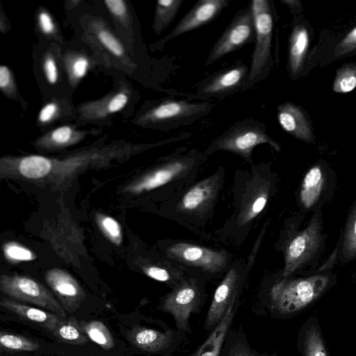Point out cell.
<instances>
[{
    "label": "cell",
    "instance_id": "obj_16",
    "mask_svg": "<svg viewBox=\"0 0 356 356\" xmlns=\"http://www.w3.org/2000/svg\"><path fill=\"white\" fill-rule=\"evenodd\" d=\"M218 176L213 175L191 187L182 197L178 208L183 211H203L213 203L219 188Z\"/></svg>",
    "mask_w": 356,
    "mask_h": 356
},
{
    "label": "cell",
    "instance_id": "obj_8",
    "mask_svg": "<svg viewBox=\"0 0 356 356\" xmlns=\"http://www.w3.org/2000/svg\"><path fill=\"white\" fill-rule=\"evenodd\" d=\"M249 71L250 67L241 62L223 68L199 83L195 97L222 98L244 89Z\"/></svg>",
    "mask_w": 356,
    "mask_h": 356
},
{
    "label": "cell",
    "instance_id": "obj_13",
    "mask_svg": "<svg viewBox=\"0 0 356 356\" xmlns=\"http://www.w3.org/2000/svg\"><path fill=\"white\" fill-rule=\"evenodd\" d=\"M45 280L66 312H74L84 301L85 291L66 270L51 269L47 272Z\"/></svg>",
    "mask_w": 356,
    "mask_h": 356
},
{
    "label": "cell",
    "instance_id": "obj_30",
    "mask_svg": "<svg viewBox=\"0 0 356 356\" xmlns=\"http://www.w3.org/2000/svg\"><path fill=\"white\" fill-rule=\"evenodd\" d=\"M96 220L104 234L115 245H120L122 234L118 222L111 216L101 213L97 215Z\"/></svg>",
    "mask_w": 356,
    "mask_h": 356
},
{
    "label": "cell",
    "instance_id": "obj_12",
    "mask_svg": "<svg viewBox=\"0 0 356 356\" xmlns=\"http://www.w3.org/2000/svg\"><path fill=\"white\" fill-rule=\"evenodd\" d=\"M228 0H201L182 17L172 31L166 35V42L186 33L200 28L213 20L222 10L228 6Z\"/></svg>",
    "mask_w": 356,
    "mask_h": 356
},
{
    "label": "cell",
    "instance_id": "obj_32",
    "mask_svg": "<svg viewBox=\"0 0 356 356\" xmlns=\"http://www.w3.org/2000/svg\"><path fill=\"white\" fill-rule=\"evenodd\" d=\"M144 273L155 280L172 284L173 288L181 283L184 280L181 278L179 272L170 270L169 269L157 266H147L143 268Z\"/></svg>",
    "mask_w": 356,
    "mask_h": 356
},
{
    "label": "cell",
    "instance_id": "obj_38",
    "mask_svg": "<svg viewBox=\"0 0 356 356\" xmlns=\"http://www.w3.org/2000/svg\"><path fill=\"white\" fill-rule=\"evenodd\" d=\"M127 102V97L122 93L118 94L110 101L108 105V111L114 113L122 108Z\"/></svg>",
    "mask_w": 356,
    "mask_h": 356
},
{
    "label": "cell",
    "instance_id": "obj_3",
    "mask_svg": "<svg viewBox=\"0 0 356 356\" xmlns=\"http://www.w3.org/2000/svg\"><path fill=\"white\" fill-rule=\"evenodd\" d=\"M328 282L329 277L322 275L282 280L270 289L271 308L281 314L297 312L316 299L324 291Z\"/></svg>",
    "mask_w": 356,
    "mask_h": 356
},
{
    "label": "cell",
    "instance_id": "obj_43",
    "mask_svg": "<svg viewBox=\"0 0 356 356\" xmlns=\"http://www.w3.org/2000/svg\"><path fill=\"white\" fill-rule=\"evenodd\" d=\"M56 106L54 104H47L40 111L39 119L41 122L49 121L54 115Z\"/></svg>",
    "mask_w": 356,
    "mask_h": 356
},
{
    "label": "cell",
    "instance_id": "obj_23",
    "mask_svg": "<svg viewBox=\"0 0 356 356\" xmlns=\"http://www.w3.org/2000/svg\"><path fill=\"white\" fill-rule=\"evenodd\" d=\"M52 168L49 159L42 156L24 157L19 163V173L25 178L38 179L48 175Z\"/></svg>",
    "mask_w": 356,
    "mask_h": 356
},
{
    "label": "cell",
    "instance_id": "obj_11",
    "mask_svg": "<svg viewBox=\"0 0 356 356\" xmlns=\"http://www.w3.org/2000/svg\"><path fill=\"white\" fill-rule=\"evenodd\" d=\"M168 254L186 265L198 267L210 273L221 270L227 261L224 251H216L204 247L177 243L167 249Z\"/></svg>",
    "mask_w": 356,
    "mask_h": 356
},
{
    "label": "cell",
    "instance_id": "obj_29",
    "mask_svg": "<svg viewBox=\"0 0 356 356\" xmlns=\"http://www.w3.org/2000/svg\"><path fill=\"white\" fill-rule=\"evenodd\" d=\"M342 254L344 259L346 260L352 259L356 257V207L350 215L346 224Z\"/></svg>",
    "mask_w": 356,
    "mask_h": 356
},
{
    "label": "cell",
    "instance_id": "obj_37",
    "mask_svg": "<svg viewBox=\"0 0 356 356\" xmlns=\"http://www.w3.org/2000/svg\"><path fill=\"white\" fill-rule=\"evenodd\" d=\"M72 135V130L69 127H61L54 130L51 134L53 140L58 144L67 143Z\"/></svg>",
    "mask_w": 356,
    "mask_h": 356
},
{
    "label": "cell",
    "instance_id": "obj_44",
    "mask_svg": "<svg viewBox=\"0 0 356 356\" xmlns=\"http://www.w3.org/2000/svg\"><path fill=\"white\" fill-rule=\"evenodd\" d=\"M10 81V72L6 66L1 65L0 67V87L6 88Z\"/></svg>",
    "mask_w": 356,
    "mask_h": 356
},
{
    "label": "cell",
    "instance_id": "obj_26",
    "mask_svg": "<svg viewBox=\"0 0 356 356\" xmlns=\"http://www.w3.org/2000/svg\"><path fill=\"white\" fill-rule=\"evenodd\" d=\"M88 338L104 350L112 349L114 346L113 337L108 327L99 321L79 323Z\"/></svg>",
    "mask_w": 356,
    "mask_h": 356
},
{
    "label": "cell",
    "instance_id": "obj_21",
    "mask_svg": "<svg viewBox=\"0 0 356 356\" xmlns=\"http://www.w3.org/2000/svg\"><path fill=\"white\" fill-rule=\"evenodd\" d=\"M309 45L307 29L296 25L291 34L289 48V67L291 74H296L302 66Z\"/></svg>",
    "mask_w": 356,
    "mask_h": 356
},
{
    "label": "cell",
    "instance_id": "obj_35",
    "mask_svg": "<svg viewBox=\"0 0 356 356\" xmlns=\"http://www.w3.org/2000/svg\"><path fill=\"white\" fill-rule=\"evenodd\" d=\"M102 43L113 54L121 56L124 53L123 47L116 38L106 31H101L98 34Z\"/></svg>",
    "mask_w": 356,
    "mask_h": 356
},
{
    "label": "cell",
    "instance_id": "obj_28",
    "mask_svg": "<svg viewBox=\"0 0 356 356\" xmlns=\"http://www.w3.org/2000/svg\"><path fill=\"white\" fill-rule=\"evenodd\" d=\"M356 88V65L348 64L341 67L333 82V90L347 93Z\"/></svg>",
    "mask_w": 356,
    "mask_h": 356
},
{
    "label": "cell",
    "instance_id": "obj_39",
    "mask_svg": "<svg viewBox=\"0 0 356 356\" xmlns=\"http://www.w3.org/2000/svg\"><path fill=\"white\" fill-rule=\"evenodd\" d=\"M105 3L111 12L117 16H122L126 12V6L122 0H106Z\"/></svg>",
    "mask_w": 356,
    "mask_h": 356
},
{
    "label": "cell",
    "instance_id": "obj_4",
    "mask_svg": "<svg viewBox=\"0 0 356 356\" xmlns=\"http://www.w3.org/2000/svg\"><path fill=\"white\" fill-rule=\"evenodd\" d=\"M0 289L9 298L44 308L66 321L67 312L54 296L41 283L19 275H2Z\"/></svg>",
    "mask_w": 356,
    "mask_h": 356
},
{
    "label": "cell",
    "instance_id": "obj_7",
    "mask_svg": "<svg viewBox=\"0 0 356 356\" xmlns=\"http://www.w3.org/2000/svg\"><path fill=\"white\" fill-rule=\"evenodd\" d=\"M214 106L207 101L191 102L187 100L168 99L160 103L147 117L148 121L165 124L169 129L193 123L209 114Z\"/></svg>",
    "mask_w": 356,
    "mask_h": 356
},
{
    "label": "cell",
    "instance_id": "obj_22",
    "mask_svg": "<svg viewBox=\"0 0 356 356\" xmlns=\"http://www.w3.org/2000/svg\"><path fill=\"white\" fill-rule=\"evenodd\" d=\"M323 176L319 166H314L305 175L300 194L302 205L309 209L317 201L323 185Z\"/></svg>",
    "mask_w": 356,
    "mask_h": 356
},
{
    "label": "cell",
    "instance_id": "obj_36",
    "mask_svg": "<svg viewBox=\"0 0 356 356\" xmlns=\"http://www.w3.org/2000/svg\"><path fill=\"white\" fill-rule=\"evenodd\" d=\"M226 356H267L264 354H260L252 350L248 345L241 342H237L233 344L229 351L226 353Z\"/></svg>",
    "mask_w": 356,
    "mask_h": 356
},
{
    "label": "cell",
    "instance_id": "obj_41",
    "mask_svg": "<svg viewBox=\"0 0 356 356\" xmlns=\"http://www.w3.org/2000/svg\"><path fill=\"white\" fill-rule=\"evenodd\" d=\"M88 62L85 58H79L73 64L74 74L77 77L83 76L87 71Z\"/></svg>",
    "mask_w": 356,
    "mask_h": 356
},
{
    "label": "cell",
    "instance_id": "obj_17",
    "mask_svg": "<svg viewBox=\"0 0 356 356\" xmlns=\"http://www.w3.org/2000/svg\"><path fill=\"white\" fill-rule=\"evenodd\" d=\"M277 118L281 127L295 138L311 141L312 131L302 111L296 104L285 102L277 106Z\"/></svg>",
    "mask_w": 356,
    "mask_h": 356
},
{
    "label": "cell",
    "instance_id": "obj_5",
    "mask_svg": "<svg viewBox=\"0 0 356 356\" xmlns=\"http://www.w3.org/2000/svg\"><path fill=\"white\" fill-rule=\"evenodd\" d=\"M255 27L250 5L241 9L214 43L204 65L209 66L228 54L254 42Z\"/></svg>",
    "mask_w": 356,
    "mask_h": 356
},
{
    "label": "cell",
    "instance_id": "obj_42",
    "mask_svg": "<svg viewBox=\"0 0 356 356\" xmlns=\"http://www.w3.org/2000/svg\"><path fill=\"white\" fill-rule=\"evenodd\" d=\"M39 21L42 31L46 33H49L54 30V24L50 16L45 12H42L39 15Z\"/></svg>",
    "mask_w": 356,
    "mask_h": 356
},
{
    "label": "cell",
    "instance_id": "obj_10",
    "mask_svg": "<svg viewBox=\"0 0 356 356\" xmlns=\"http://www.w3.org/2000/svg\"><path fill=\"white\" fill-rule=\"evenodd\" d=\"M320 224L313 219L309 226L293 238L285 250L283 277H286L307 263L320 244Z\"/></svg>",
    "mask_w": 356,
    "mask_h": 356
},
{
    "label": "cell",
    "instance_id": "obj_18",
    "mask_svg": "<svg viewBox=\"0 0 356 356\" xmlns=\"http://www.w3.org/2000/svg\"><path fill=\"white\" fill-rule=\"evenodd\" d=\"M0 305L20 318L33 322L52 332L63 321L58 316L33 307L22 304L11 298H2Z\"/></svg>",
    "mask_w": 356,
    "mask_h": 356
},
{
    "label": "cell",
    "instance_id": "obj_1",
    "mask_svg": "<svg viewBox=\"0 0 356 356\" xmlns=\"http://www.w3.org/2000/svg\"><path fill=\"white\" fill-rule=\"evenodd\" d=\"M268 143L280 152V145L266 131L264 123L252 119H245L234 123L227 130L216 137L205 151L209 155L218 150L237 154L252 162L253 149L261 144Z\"/></svg>",
    "mask_w": 356,
    "mask_h": 356
},
{
    "label": "cell",
    "instance_id": "obj_34",
    "mask_svg": "<svg viewBox=\"0 0 356 356\" xmlns=\"http://www.w3.org/2000/svg\"><path fill=\"white\" fill-rule=\"evenodd\" d=\"M356 49V27L352 29L335 47L334 55L342 56Z\"/></svg>",
    "mask_w": 356,
    "mask_h": 356
},
{
    "label": "cell",
    "instance_id": "obj_33",
    "mask_svg": "<svg viewBox=\"0 0 356 356\" xmlns=\"http://www.w3.org/2000/svg\"><path fill=\"white\" fill-rule=\"evenodd\" d=\"M3 252L5 257L12 262L29 261L36 257L31 250L15 242L5 243Z\"/></svg>",
    "mask_w": 356,
    "mask_h": 356
},
{
    "label": "cell",
    "instance_id": "obj_15",
    "mask_svg": "<svg viewBox=\"0 0 356 356\" xmlns=\"http://www.w3.org/2000/svg\"><path fill=\"white\" fill-rule=\"evenodd\" d=\"M175 332H161L153 328L135 326L128 333V339L136 348L151 353H159L175 345Z\"/></svg>",
    "mask_w": 356,
    "mask_h": 356
},
{
    "label": "cell",
    "instance_id": "obj_2",
    "mask_svg": "<svg viewBox=\"0 0 356 356\" xmlns=\"http://www.w3.org/2000/svg\"><path fill=\"white\" fill-rule=\"evenodd\" d=\"M250 5L254 22L255 40L250 71L244 89L265 79L267 70L272 63L273 18L270 3L267 0H253Z\"/></svg>",
    "mask_w": 356,
    "mask_h": 356
},
{
    "label": "cell",
    "instance_id": "obj_9",
    "mask_svg": "<svg viewBox=\"0 0 356 356\" xmlns=\"http://www.w3.org/2000/svg\"><path fill=\"white\" fill-rule=\"evenodd\" d=\"M197 153L191 151L186 155L175 156L146 173L128 187L134 193L149 191L166 184L188 172L197 161Z\"/></svg>",
    "mask_w": 356,
    "mask_h": 356
},
{
    "label": "cell",
    "instance_id": "obj_14",
    "mask_svg": "<svg viewBox=\"0 0 356 356\" xmlns=\"http://www.w3.org/2000/svg\"><path fill=\"white\" fill-rule=\"evenodd\" d=\"M239 281L238 272L232 268L217 287L205 318L207 330L212 331L223 318L232 301L236 297Z\"/></svg>",
    "mask_w": 356,
    "mask_h": 356
},
{
    "label": "cell",
    "instance_id": "obj_31",
    "mask_svg": "<svg viewBox=\"0 0 356 356\" xmlns=\"http://www.w3.org/2000/svg\"><path fill=\"white\" fill-rule=\"evenodd\" d=\"M304 349L305 356H327L321 335L314 325L311 326L305 333Z\"/></svg>",
    "mask_w": 356,
    "mask_h": 356
},
{
    "label": "cell",
    "instance_id": "obj_20",
    "mask_svg": "<svg viewBox=\"0 0 356 356\" xmlns=\"http://www.w3.org/2000/svg\"><path fill=\"white\" fill-rule=\"evenodd\" d=\"M269 197V188L261 181L251 187L245 193L238 217L240 225H244L253 220L265 207Z\"/></svg>",
    "mask_w": 356,
    "mask_h": 356
},
{
    "label": "cell",
    "instance_id": "obj_24",
    "mask_svg": "<svg viewBox=\"0 0 356 356\" xmlns=\"http://www.w3.org/2000/svg\"><path fill=\"white\" fill-rule=\"evenodd\" d=\"M51 333L58 340L70 344H84L88 341L79 322L72 317L61 321Z\"/></svg>",
    "mask_w": 356,
    "mask_h": 356
},
{
    "label": "cell",
    "instance_id": "obj_6",
    "mask_svg": "<svg viewBox=\"0 0 356 356\" xmlns=\"http://www.w3.org/2000/svg\"><path fill=\"white\" fill-rule=\"evenodd\" d=\"M202 298V292L195 280H184L163 298L159 309L173 316L179 332L190 334L188 320L193 312L199 310Z\"/></svg>",
    "mask_w": 356,
    "mask_h": 356
},
{
    "label": "cell",
    "instance_id": "obj_27",
    "mask_svg": "<svg viewBox=\"0 0 356 356\" xmlns=\"http://www.w3.org/2000/svg\"><path fill=\"white\" fill-rule=\"evenodd\" d=\"M0 345L2 349L12 351H35L40 348L29 338L3 332H0Z\"/></svg>",
    "mask_w": 356,
    "mask_h": 356
},
{
    "label": "cell",
    "instance_id": "obj_19",
    "mask_svg": "<svg viewBox=\"0 0 356 356\" xmlns=\"http://www.w3.org/2000/svg\"><path fill=\"white\" fill-rule=\"evenodd\" d=\"M236 299V297L233 299L223 318L211 331L209 337L191 356H220L234 316Z\"/></svg>",
    "mask_w": 356,
    "mask_h": 356
},
{
    "label": "cell",
    "instance_id": "obj_25",
    "mask_svg": "<svg viewBox=\"0 0 356 356\" xmlns=\"http://www.w3.org/2000/svg\"><path fill=\"white\" fill-rule=\"evenodd\" d=\"M184 0H159L156 2L154 29L160 33L175 18Z\"/></svg>",
    "mask_w": 356,
    "mask_h": 356
},
{
    "label": "cell",
    "instance_id": "obj_40",
    "mask_svg": "<svg viewBox=\"0 0 356 356\" xmlns=\"http://www.w3.org/2000/svg\"><path fill=\"white\" fill-rule=\"evenodd\" d=\"M44 70L49 83H55L57 81L58 72L56 65L51 58H47L44 63Z\"/></svg>",
    "mask_w": 356,
    "mask_h": 356
}]
</instances>
